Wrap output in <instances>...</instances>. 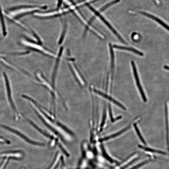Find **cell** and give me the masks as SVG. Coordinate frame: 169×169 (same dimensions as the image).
Segmentation results:
<instances>
[{
  "label": "cell",
  "instance_id": "7c38bea8",
  "mask_svg": "<svg viewBox=\"0 0 169 169\" xmlns=\"http://www.w3.org/2000/svg\"><path fill=\"white\" fill-rule=\"evenodd\" d=\"M113 47L116 49L130 51L140 56H143L144 55L142 52L131 47H124L116 45H113Z\"/></svg>",
  "mask_w": 169,
  "mask_h": 169
},
{
  "label": "cell",
  "instance_id": "5bb4252c",
  "mask_svg": "<svg viewBox=\"0 0 169 169\" xmlns=\"http://www.w3.org/2000/svg\"><path fill=\"white\" fill-rule=\"evenodd\" d=\"M68 26L67 23H65L63 29L61 30V32L58 39V43L59 45H61L64 42L67 31Z\"/></svg>",
  "mask_w": 169,
  "mask_h": 169
},
{
  "label": "cell",
  "instance_id": "ba28073f",
  "mask_svg": "<svg viewBox=\"0 0 169 169\" xmlns=\"http://www.w3.org/2000/svg\"><path fill=\"white\" fill-rule=\"evenodd\" d=\"M2 9L0 4V29L3 36L6 37L8 34L7 29L4 19V12L2 11Z\"/></svg>",
  "mask_w": 169,
  "mask_h": 169
},
{
  "label": "cell",
  "instance_id": "484cf974",
  "mask_svg": "<svg viewBox=\"0 0 169 169\" xmlns=\"http://www.w3.org/2000/svg\"><path fill=\"white\" fill-rule=\"evenodd\" d=\"M63 0H57V8H60L62 5Z\"/></svg>",
  "mask_w": 169,
  "mask_h": 169
},
{
  "label": "cell",
  "instance_id": "83f0119b",
  "mask_svg": "<svg viewBox=\"0 0 169 169\" xmlns=\"http://www.w3.org/2000/svg\"><path fill=\"white\" fill-rule=\"evenodd\" d=\"M164 68L165 69L167 70H168V69H169V68H168V66H166V65H165V66H164Z\"/></svg>",
  "mask_w": 169,
  "mask_h": 169
},
{
  "label": "cell",
  "instance_id": "ac0fdd59",
  "mask_svg": "<svg viewBox=\"0 0 169 169\" xmlns=\"http://www.w3.org/2000/svg\"><path fill=\"white\" fill-rule=\"evenodd\" d=\"M88 160L83 158L79 162L78 169H86L88 167Z\"/></svg>",
  "mask_w": 169,
  "mask_h": 169
},
{
  "label": "cell",
  "instance_id": "cb8c5ba5",
  "mask_svg": "<svg viewBox=\"0 0 169 169\" xmlns=\"http://www.w3.org/2000/svg\"><path fill=\"white\" fill-rule=\"evenodd\" d=\"M109 113L110 118H111V121L112 122H115L114 120V118L113 117L112 109L111 107V106L110 105H109Z\"/></svg>",
  "mask_w": 169,
  "mask_h": 169
},
{
  "label": "cell",
  "instance_id": "9a60e30c",
  "mask_svg": "<svg viewBox=\"0 0 169 169\" xmlns=\"http://www.w3.org/2000/svg\"><path fill=\"white\" fill-rule=\"evenodd\" d=\"M109 47L110 50V53L111 55V66L112 70V74L113 73L114 69V55L113 51V47L111 43L109 44Z\"/></svg>",
  "mask_w": 169,
  "mask_h": 169
},
{
  "label": "cell",
  "instance_id": "8992f818",
  "mask_svg": "<svg viewBox=\"0 0 169 169\" xmlns=\"http://www.w3.org/2000/svg\"><path fill=\"white\" fill-rule=\"evenodd\" d=\"M59 49L55 58L56 60L54 65L52 75V81L53 85L55 84L56 76L58 70L59 66L64 51V48L63 47L61 46Z\"/></svg>",
  "mask_w": 169,
  "mask_h": 169
},
{
  "label": "cell",
  "instance_id": "44dd1931",
  "mask_svg": "<svg viewBox=\"0 0 169 169\" xmlns=\"http://www.w3.org/2000/svg\"><path fill=\"white\" fill-rule=\"evenodd\" d=\"M133 125L135 128V130H136V131L140 140L144 144H145V145H146V143L145 140H144V138H143L142 135H141V133L139 130V128L137 127L136 124L135 123Z\"/></svg>",
  "mask_w": 169,
  "mask_h": 169
},
{
  "label": "cell",
  "instance_id": "30bf717a",
  "mask_svg": "<svg viewBox=\"0 0 169 169\" xmlns=\"http://www.w3.org/2000/svg\"><path fill=\"white\" fill-rule=\"evenodd\" d=\"M93 91L96 94H97L99 95H100V96H102V97L111 101V102H113L123 110H126V108L124 106L120 103L118 102V101L113 99L110 96H109L107 94H106L97 90L94 89Z\"/></svg>",
  "mask_w": 169,
  "mask_h": 169
},
{
  "label": "cell",
  "instance_id": "2e32d148",
  "mask_svg": "<svg viewBox=\"0 0 169 169\" xmlns=\"http://www.w3.org/2000/svg\"><path fill=\"white\" fill-rule=\"evenodd\" d=\"M61 157V154L60 153H58L52 165L48 169H55L57 166Z\"/></svg>",
  "mask_w": 169,
  "mask_h": 169
},
{
  "label": "cell",
  "instance_id": "9c48e42d",
  "mask_svg": "<svg viewBox=\"0 0 169 169\" xmlns=\"http://www.w3.org/2000/svg\"><path fill=\"white\" fill-rule=\"evenodd\" d=\"M82 147L83 158L88 160L92 159L94 157V154L90 149L87 143L84 141L82 144Z\"/></svg>",
  "mask_w": 169,
  "mask_h": 169
},
{
  "label": "cell",
  "instance_id": "603a6c76",
  "mask_svg": "<svg viewBox=\"0 0 169 169\" xmlns=\"http://www.w3.org/2000/svg\"><path fill=\"white\" fill-rule=\"evenodd\" d=\"M150 161H151V160H147L143 162L140 163L138 164L136 166H135L134 167H132L130 169H138V168L141 167L142 166L145 165L147 163H148Z\"/></svg>",
  "mask_w": 169,
  "mask_h": 169
},
{
  "label": "cell",
  "instance_id": "5b68a950",
  "mask_svg": "<svg viewBox=\"0 0 169 169\" xmlns=\"http://www.w3.org/2000/svg\"><path fill=\"white\" fill-rule=\"evenodd\" d=\"M91 11L93 12L95 15V16L92 17L94 19H95L96 16L98 17L109 28V29L115 35L122 43L124 44H127V43L122 38L117 32L113 28L112 26L106 20V19L102 16L100 15V13L98 11H96L94 8L91 9Z\"/></svg>",
  "mask_w": 169,
  "mask_h": 169
},
{
  "label": "cell",
  "instance_id": "e0dca14e",
  "mask_svg": "<svg viewBox=\"0 0 169 169\" xmlns=\"http://www.w3.org/2000/svg\"><path fill=\"white\" fill-rule=\"evenodd\" d=\"M22 154L19 153H9L1 154L0 155V157H7L20 158L22 157Z\"/></svg>",
  "mask_w": 169,
  "mask_h": 169
},
{
  "label": "cell",
  "instance_id": "7a4b0ae2",
  "mask_svg": "<svg viewBox=\"0 0 169 169\" xmlns=\"http://www.w3.org/2000/svg\"><path fill=\"white\" fill-rule=\"evenodd\" d=\"M67 51L66 59L70 69L78 82L80 85L84 86L85 85V82L79 72L75 63V59L69 50Z\"/></svg>",
  "mask_w": 169,
  "mask_h": 169
},
{
  "label": "cell",
  "instance_id": "7402d4cb",
  "mask_svg": "<svg viewBox=\"0 0 169 169\" xmlns=\"http://www.w3.org/2000/svg\"><path fill=\"white\" fill-rule=\"evenodd\" d=\"M106 117H107V112H106V108H105L104 111L102 120V121H101L102 122H101V123L100 126V130H101V129H102L103 128L105 124L106 120Z\"/></svg>",
  "mask_w": 169,
  "mask_h": 169
},
{
  "label": "cell",
  "instance_id": "8fae6325",
  "mask_svg": "<svg viewBox=\"0 0 169 169\" xmlns=\"http://www.w3.org/2000/svg\"><path fill=\"white\" fill-rule=\"evenodd\" d=\"M131 125H129L128 126H127V127L124 128L122 130H121V131H119L118 132L116 133H115L113 134L110 135V136H108L107 137H106L102 139H101L99 141L100 142H102L111 139H113V138H116L119 136V135H121L122 133L125 132L126 131H127V130H128L129 129L131 128Z\"/></svg>",
  "mask_w": 169,
  "mask_h": 169
},
{
  "label": "cell",
  "instance_id": "4fadbf2b",
  "mask_svg": "<svg viewBox=\"0 0 169 169\" xmlns=\"http://www.w3.org/2000/svg\"><path fill=\"white\" fill-rule=\"evenodd\" d=\"M141 14L155 20L156 22H158V23L162 25L163 27H164L168 31L169 30L168 26L165 23L163 22L161 20H160L157 17L150 14L145 12H141Z\"/></svg>",
  "mask_w": 169,
  "mask_h": 169
},
{
  "label": "cell",
  "instance_id": "52a82bcc",
  "mask_svg": "<svg viewBox=\"0 0 169 169\" xmlns=\"http://www.w3.org/2000/svg\"><path fill=\"white\" fill-rule=\"evenodd\" d=\"M131 64L132 66L133 73L135 81H136V84L140 91L144 101H145V102H146L147 101V99L141 85L136 65H135V63L134 61H131Z\"/></svg>",
  "mask_w": 169,
  "mask_h": 169
},
{
  "label": "cell",
  "instance_id": "277c9868",
  "mask_svg": "<svg viewBox=\"0 0 169 169\" xmlns=\"http://www.w3.org/2000/svg\"><path fill=\"white\" fill-rule=\"evenodd\" d=\"M22 42L24 45L34 49L51 58H55L56 57V55L45 48L41 44L25 40H22Z\"/></svg>",
  "mask_w": 169,
  "mask_h": 169
},
{
  "label": "cell",
  "instance_id": "4316f807",
  "mask_svg": "<svg viewBox=\"0 0 169 169\" xmlns=\"http://www.w3.org/2000/svg\"><path fill=\"white\" fill-rule=\"evenodd\" d=\"M6 142V141L5 140L0 138V143H4Z\"/></svg>",
  "mask_w": 169,
  "mask_h": 169
},
{
  "label": "cell",
  "instance_id": "d6986e66",
  "mask_svg": "<svg viewBox=\"0 0 169 169\" xmlns=\"http://www.w3.org/2000/svg\"><path fill=\"white\" fill-rule=\"evenodd\" d=\"M139 147L146 151L151 152L154 153H157L161 154L163 155H166V153L164 152L158 150H157L153 149H152L149 148L145 147L141 145H139Z\"/></svg>",
  "mask_w": 169,
  "mask_h": 169
},
{
  "label": "cell",
  "instance_id": "3957f363",
  "mask_svg": "<svg viewBox=\"0 0 169 169\" xmlns=\"http://www.w3.org/2000/svg\"><path fill=\"white\" fill-rule=\"evenodd\" d=\"M44 9L42 7H25L16 8L10 11L8 14V16L12 17H16L32 12H35Z\"/></svg>",
  "mask_w": 169,
  "mask_h": 169
},
{
  "label": "cell",
  "instance_id": "d4e9b609",
  "mask_svg": "<svg viewBox=\"0 0 169 169\" xmlns=\"http://www.w3.org/2000/svg\"><path fill=\"white\" fill-rule=\"evenodd\" d=\"M8 159H6L4 162H3V163L2 164V165L1 166H0V169H3L4 167H5V166H6V164L7 163V162Z\"/></svg>",
  "mask_w": 169,
  "mask_h": 169
},
{
  "label": "cell",
  "instance_id": "ffe728a7",
  "mask_svg": "<svg viewBox=\"0 0 169 169\" xmlns=\"http://www.w3.org/2000/svg\"><path fill=\"white\" fill-rule=\"evenodd\" d=\"M120 0H115V1L111 2L105 5L104 7L100 8L99 10L98 11L100 13L101 12H103L104 11H105L107 9L109 8L110 6L115 4L118 3L119 2Z\"/></svg>",
  "mask_w": 169,
  "mask_h": 169
},
{
  "label": "cell",
  "instance_id": "6da1fadb",
  "mask_svg": "<svg viewBox=\"0 0 169 169\" xmlns=\"http://www.w3.org/2000/svg\"><path fill=\"white\" fill-rule=\"evenodd\" d=\"M3 77L6 98L9 105L13 112L14 117L17 120L20 117V114L14 102L10 80L5 73H3Z\"/></svg>",
  "mask_w": 169,
  "mask_h": 169
}]
</instances>
